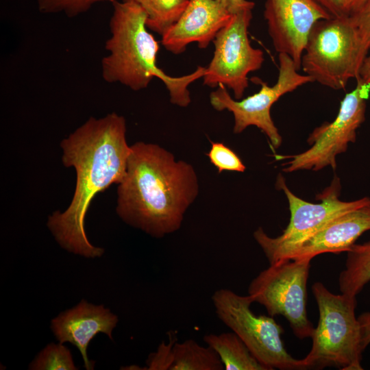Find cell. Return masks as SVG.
Returning a JSON list of instances; mask_svg holds the SVG:
<instances>
[{
  "label": "cell",
  "instance_id": "obj_1",
  "mask_svg": "<svg viewBox=\"0 0 370 370\" xmlns=\"http://www.w3.org/2000/svg\"><path fill=\"white\" fill-rule=\"evenodd\" d=\"M62 162L76 172L75 192L68 208L48 217L47 226L59 245L87 258L101 257L104 249L87 238L85 219L94 197L124 176L131 147L126 121L116 112L90 117L60 143Z\"/></svg>",
  "mask_w": 370,
  "mask_h": 370
},
{
  "label": "cell",
  "instance_id": "obj_2",
  "mask_svg": "<svg viewBox=\"0 0 370 370\" xmlns=\"http://www.w3.org/2000/svg\"><path fill=\"white\" fill-rule=\"evenodd\" d=\"M130 147L117 184L116 214L154 238L175 232L199 193L194 167L157 144L139 141Z\"/></svg>",
  "mask_w": 370,
  "mask_h": 370
},
{
  "label": "cell",
  "instance_id": "obj_3",
  "mask_svg": "<svg viewBox=\"0 0 370 370\" xmlns=\"http://www.w3.org/2000/svg\"><path fill=\"white\" fill-rule=\"evenodd\" d=\"M112 5L110 36L105 45L108 54L101 63L103 79L138 91L158 77L166 86L171 103L187 107L191 102L188 86L204 77L206 67L199 66L180 77L167 75L157 65L159 44L148 31L143 9L131 1H115Z\"/></svg>",
  "mask_w": 370,
  "mask_h": 370
},
{
  "label": "cell",
  "instance_id": "obj_4",
  "mask_svg": "<svg viewBox=\"0 0 370 370\" xmlns=\"http://www.w3.org/2000/svg\"><path fill=\"white\" fill-rule=\"evenodd\" d=\"M312 290L319 319L311 337V349L301 359L304 369H363L362 355L370 341L362 321L355 315L356 297L334 294L319 282Z\"/></svg>",
  "mask_w": 370,
  "mask_h": 370
},
{
  "label": "cell",
  "instance_id": "obj_5",
  "mask_svg": "<svg viewBox=\"0 0 370 370\" xmlns=\"http://www.w3.org/2000/svg\"><path fill=\"white\" fill-rule=\"evenodd\" d=\"M368 51L350 16L322 19L312 27L301 67L314 82L334 90L344 89L357 78Z\"/></svg>",
  "mask_w": 370,
  "mask_h": 370
},
{
  "label": "cell",
  "instance_id": "obj_6",
  "mask_svg": "<svg viewBox=\"0 0 370 370\" xmlns=\"http://www.w3.org/2000/svg\"><path fill=\"white\" fill-rule=\"evenodd\" d=\"M276 187L286 196L291 213L289 223L277 237L268 236L260 227L254 233L270 264L283 260L293 249L335 218L370 204V198L367 197L352 201L341 200L340 180L336 176L317 195V199L321 201L317 204L306 201L294 195L281 174L277 178Z\"/></svg>",
  "mask_w": 370,
  "mask_h": 370
},
{
  "label": "cell",
  "instance_id": "obj_7",
  "mask_svg": "<svg viewBox=\"0 0 370 370\" xmlns=\"http://www.w3.org/2000/svg\"><path fill=\"white\" fill-rule=\"evenodd\" d=\"M212 301L219 319L269 370L304 369L301 360L293 358L286 349L281 338L282 327L271 316L255 314L251 309L254 301L249 295H240L221 288L213 293Z\"/></svg>",
  "mask_w": 370,
  "mask_h": 370
},
{
  "label": "cell",
  "instance_id": "obj_8",
  "mask_svg": "<svg viewBox=\"0 0 370 370\" xmlns=\"http://www.w3.org/2000/svg\"><path fill=\"white\" fill-rule=\"evenodd\" d=\"M312 259L282 260L270 264L250 283L248 295L271 317L282 315L299 339L312 337L307 315V282Z\"/></svg>",
  "mask_w": 370,
  "mask_h": 370
},
{
  "label": "cell",
  "instance_id": "obj_9",
  "mask_svg": "<svg viewBox=\"0 0 370 370\" xmlns=\"http://www.w3.org/2000/svg\"><path fill=\"white\" fill-rule=\"evenodd\" d=\"M278 62V77L272 86L258 77H253L251 80L260 84V89L243 99H233L223 84L210 94V103L214 109L232 113L234 134L243 132L249 126H256L264 133L274 149L280 146L282 137L271 116L272 106L282 95L314 82L309 75L297 72L293 60L286 53H279Z\"/></svg>",
  "mask_w": 370,
  "mask_h": 370
},
{
  "label": "cell",
  "instance_id": "obj_10",
  "mask_svg": "<svg viewBox=\"0 0 370 370\" xmlns=\"http://www.w3.org/2000/svg\"><path fill=\"white\" fill-rule=\"evenodd\" d=\"M252 9L232 14L217 34L213 57L206 67L203 84L210 88L223 84L231 89L234 99H241L249 86L248 74L259 70L264 61L263 51L251 46L248 29Z\"/></svg>",
  "mask_w": 370,
  "mask_h": 370
},
{
  "label": "cell",
  "instance_id": "obj_11",
  "mask_svg": "<svg viewBox=\"0 0 370 370\" xmlns=\"http://www.w3.org/2000/svg\"><path fill=\"white\" fill-rule=\"evenodd\" d=\"M369 95V87L357 80L356 88L341 101L335 119L315 128L310 135L308 142L311 147L301 153L282 157L291 159L283 164V171H319L328 166L334 169L336 156L356 139V131L365 119Z\"/></svg>",
  "mask_w": 370,
  "mask_h": 370
},
{
  "label": "cell",
  "instance_id": "obj_12",
  "mask_svg": "<svg viewBox=\"0 0 370 370\" xmlns=\"http://www.w3.org/2000/svg\"><path fill=\"white\" fill-rule=\"evenodd\" d=\"M264 17L275 50L288 55L299 71L312 27L332 16L313 0H267Z\"/></svg>",
  "mask_w": 370,
  "mask_h": 370
},
{
  "label": "cell",
  "instance_id": "obj_13",
  "mask_svg": "<svg viewBox=\"0 0 370 370\" xmlns=\"http://www.w3.org/2000/svg\"><path fill=\"white\" fill-rule=\"evenodd\" d=\"M232 14L217 0H189L177 21L162 36V45L175 55L184 52L193 42L206 49Z\"/></svg>",
  "mask_w": 370,
  "mask_h": 370
},
{
  "label": "cell",
  "instance_id": "obj_14",
  "mask_svg": "<svg viewBox=\"0 0 370 370\" xmlns=\"http://www.w3.org/2000/svg\"><path fill=\"white\" fill-rule=\"evenodd\" d=\"M119 321L118 317L103 305H94L82 299L51 321V329L59 343L69 342L80 352L84 367L94 369L95 362L88 359L87 348L91 340L99 333L113 340L112 331Z\"/></svg>",
  "mask_w": 370,
  "mask_h": 370
},
{
  "label": "cell",
  "instance_id": "obj_15",
  "mask_svg": "<svg viewBox=\"0 0 370 370\" xmlns=\"http://www.w3.org/2000/svg\"><path fill=\"white\" fill-rule=\"evenodd\" d=\"M369 230L370 204L335 218L293 249L283 260L312 259L321 254L347 252Z\"/></svg>",
  "mask_w": 370,
  "mask_h": 370
},
{
  "label": "cell",
  "instance_id": "obj_16",
  "mask_svg": "<svg viewBox=\"0 0 370 370\" xmlns=\"http://www.w3.org/2000/svg\"><path fill=\"white\" fill-rule=\"evenodd\" d=\"M204 341L218 354L225 370H269L233 332L208 334Z\"/></svg>",
  "mask_w": 370,
  "mask_h": 370
},
{
  "label": "cell",
  "instance_id": "obj_17",
  "mask_svg": "<svg viewBox=\"0 0 370 370\" xmlns=\"http://www.w3.org/2000/svg\"><path fill=\"white\" fill-rule=\"evenodd\" d=\"M347 253L345 269L338 278L339 289L342 294L356 297L370 282V241L354 244Z\"/></svg>",
  "mask_w": 370,
  "mask_h": 370
},
{
  "label": "cell",
  "instance_id": "obj_18",
  "mask_svg": "<svg viewBox=\"0 0 370 370\" xmlns=\"http://www.w3.org/2000/svg\"><path fill=\"white\" fill-rule=\"evenodd\" d=\"M223 365L215 351L193 339L174 343L170 370H223Z\"/></svg>",
  "mask_w": 370,
  "mask_h": 370
},
{
  "label": "cell",
  "instance_id": "obj_19",
  "mask_svg": "<svg viewBox=\"0 0 370 370\" xmlns=\"http://www.w3.org/2000/svg\"><path fill=\"white\" fill-rule=\"evenodd\" d=\"M140 6L147 14L146 25L149 30L161 36L180 18L189 0H122Z\"/></svg>",
  "mask_w": 370,
  "mask_h": 370
},
{
  "label": "cell",
  "instance_id": "obj_20",
  "mask_svg": "<svg viewBox=\"0 0 370 370\" xmlns=\"http://www.w3.org/2000/svg\"><path fill=\"white\" fill-rule=\"evenodd\" d=\"M30 370H76L70 350L63 343L46 345L29 365Z\"/></svg>",
  "mask_w": 370,
  "mask_h": 370
},
{
  "label": "cell",
  "instance_id": "obj_21",
  "mask_svg": "<svg viewBox=\"0 0 370 370\" xmlns=\"http://www.w3.org/2000/svg\"><path fill=\"white\" fill-rule=\"evenodd\" d=\"M116 0H37L38 8L44 14L62 13L74 17L89 10L101 2L114 3Z\"/></svg>",
  "mask_w": 370,
  "mask_h": 370
},
{
  "label": "cell",
  "instance_id": "obj_22",
  "mask_svg": "<svg viewBox=\"0 0 370 370\" xmlns=\"http://www.w3.org/2000/svg\"><path fill=\"white\" fill-rule=\"evenodd\" d=\"M207 156L219 173L224 171L244 172L246 169L236 153L222 143L211 142Z\"/></svg>",
  "mask_w": 370,
  "mask_h": 370
},
{
  "label": "cell",
  "instance_id": "obj_23",
  "mask_svg": "<svg viewBox=\"0 0 370 370\" xmlns=\"http://www.w3.org/2000/svg\"><path fill=\"white\" fill-rule=\"evenodd\" d=\"M176 341L175 335L170 334L169 341H162L155 352L151 353L146 360L147 370H170L171 365L172 349Z\"/></svg>",
  "mask_w": 370,
  "mask_h": 370
},
{
  "label": "cell",
  "instance_id": "obj_24",
  "mask_svg": "<svg viewBox=\"0 0 370 370\" xmlns=\"http://www.w3.org/2000/svg\"><path fill=\"white\" fill-rule=\"evenodd\" d=\"M358 32L365 49H370V0H364L361 5L349 14Z\"/></svg>",
  "mask_w": 370,
  "mask_h": 370
},
{
  "label": "cell",
  "instance_id": "obj_25",
  "mask_svg": "<svg viewBox=\"0 0 370 370\" xmlns=\"http://www.w3.org/2000/svg\"><path fill=\"white\" fill-rule=\"evenodd\" d=\"M321 6L332 17L349 15L344 8L343 0H313Z\"/></svg>",
  "mask_w": 370,
  "mask_h": 370
},
{
  "label": "cell",
  "instance_id": "obj_26",
  "mask_svg": "<svg viewBox=\"0 0 370 370\" xmlns=\"http://www.w3.org/2000/svg\"><path fill=\"white\" fill-rule=\"evenodd\" d=\"M226 7L232 13L234 14L245 9H252L255 3L248 0H217Z\"/></svg>",
  "mask_w": 370,
  "mask_h": 370
},
{
  "label": "cell",
  "instance_id": "obj_27",
  "mask_svg": "<svg viewBox=\"0 0 370 370\" xmlns=\"http://www.w3.org/2000/svg\"><path fill=\"white\" fill-rule=\"evenodd\" d=\"M356 79L367 85L370 89V54L364 59Z\"/></svg>",
  "mask_w": 370,
  "mask_h": 370
},
{
  "label": "cell",
  "instance_id": "obj_28",
  "mask_svg": "<svg viewBox=\"0 0 370 370\" xmlns=\"http://www.w3.org/2000/svg\"><path fill=\"white\" fill-rule=\"evenodd\" d=\"M363 1L364 0H343L346 13L349 15L355 12Z\"/></svg>",
  "mask_w": 370,
  "mask_h": 370
}]
</instances>
